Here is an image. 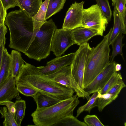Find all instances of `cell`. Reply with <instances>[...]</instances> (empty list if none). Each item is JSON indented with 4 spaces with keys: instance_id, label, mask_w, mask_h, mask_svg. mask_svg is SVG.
Wrapping results in <instances>:
<instances>
[{
    "instance_id": "cell-36",
    "label": "cell",
    "mask_w": 126,
    "mask_h": 126,
    "mask_svg": "<svg viewBox=\"0 0 126 126\" xmlns=\"http://www.w3.org/2000/svg\"><path fill=\"white\" fill-rule=\"evenodd\" d=\"M0 105H5L10 111L14 115L15 111V102L11 101H6L0 103Z\"/></svg>"
},
{
    "instance_id": "cell-21",
    "label": "cell",
    "mask_w": 126,
    "mask_h": 126,
    "mask_svg": "<svg viewBox=\"0 0 126 126\" xmlns=\"http://www.w3.org/2000/svg\"><path fill=\"white\" fill-rule=\"evenodd\" d=\"M112 5L117 10L123 28L126 30V0H111Z\"/></svg>"
},
{
    "instance_id": "cell-15",
    "label": "cell",
    "mask_w": 126,
    "mask_h": 126,
    "mask_svg": "<svg viewBox=\"0 0 126 126\" xmlns=\"http://www.w3.org/2000/svg\"><path fill=\"white\" fill-rule=\"evenodd\" d=\"M71 67L69 65L49 75H43L52 80L71 88Z\"/></svg>"
},
{
    "instance_id": "cell-31",
    "label": "cell",
    "mask_w": 126,
    "mask_h": 126,
    "mask_svg": "<svg viewBox=\"0 0 126 126\" xmlns=\"http://www.w3.org/2000/svg\"><path fill=\"white\" fill-rule=\"evenodd\" d=\"M84 122L87 126H105L95 115H87L84 118Z\"/></svg>"
},
{
    "instance_id": "cell-35",
    "label": "cell",
    "mask_w": 126,
    "mask_h": 126,
    "mask_svg": "<svg viewBox=\"0 0 126 126\" xmlns=\"http://www.w3.org/2000/svg\"><path fill=\"white\" fill-rule=\"evenodd\" d=\"M7 15V10L4 7L1 0H0V26L4 24Z\"/></svg>"
},
{
    "instance_id": "cell-29",
    "label": "cell",
    "mask_w": 126,
    "mask_h": 126,
    "mask_svg": "<svg viewBox=\"0 0 126 126\" xmlns=\"http://www.w3.org/2000/svg\"><path fill=\"white\" fill-rule=\"evenodd\" d=\"M121 79H122V78L120 73L115 71L110 77L103 88L97 92L101 94L107 93L114 85Z\"/></svg>"
},
{
    "instance_id": "cell-12",
    "label": "cell",
    "mask_w": 126,
    "mask_h": 126,
    "mask_svg": "<svg viewBox=\"0 0 126 126\" xmlns=\"http://www.w3.org/2000/svg\"><path fill=\"white\" fill-rule=\"evenodd\" d=\"M16 86L15 78L10 76L0 86V103L16 97L20 98Z\"/></svg>"
},
{
    "instance_id": "cell-27",
    "label": "cell",
    "mask_w": 126,
    "mask_h": 126,
    "mask_svg": "<svg viewBox=\"0 0 126 126\" xmlns=\"http://www.w3.org/2000/svg\"><path fill=\"white\" fill-rule=\"evenodd\" d=\"M93 94L86 104L79 108L77 110L76 117L84 111H87L90 113L91 110L96 106L98 92H95Z\"/></svg>"
},
{
    "instance_id": "cell-9",
    "label": "cell",
    "mask_w": 126,
    "mask_h": 126,
    "mask_svg": "<svg viewBox=\"0 0 126 126\" xmlns=\"http://www.w3.org/2000/svg\"><path fill=\"white\" fill-rule=\"evenodd\" d=\"M84 3L76 1L71 5L66 13L62 28L72 30L81 27Z\"/></svg>"
},
{
    "instance_id": "cell-22",
    "label": "cell",
    "mask_w": 126,
    "mask_h": 126,
    "mask_svg": "<svg viewBox=\"0 0 126 126\" xmlns=\"http://www.w3.org/2000/svg\"><path fill=\"white\" fill-rule=\"evenodd\" d=\"M122 34L121 32L119 33L111 44L112 50L110 62H113L115 57L118 55H120L124 60L122 51V47L124 45L122 43V40L124 36Z\"/></svg>"
},
{
    "instance_id": "cell-26",
    "label": "cell",
    "mask_w": 126,
    "mask_h": 126,
    "mask_svg": "<svg viewBox=\"0 0 126 126\" xmlns=\"http://www.w3.org/2000/svg\"><path fill=\"white\" fill-rule=\"evenodd\" d=\"M87 126L84 122L79 121L73 115L65 117L53 126Z\"/></svg>"
},
{
    "instance_id": "cell-18",
    "label": "cell",
    "mask_w": 126,
    "mask_h": 126,
    "mask_svg": "<svg viewBox=\"0 0 126 126\" xmlns=\"http://www.w3.org/2000/svg\"><path fill=\"white\" fill-rule=\"evenodd\" d=\"M32 97L36 104V109L48 107L61 101L49 95L39 92Z\"/></svg>"
},
{
    "instance_id": "cell-14",
    "label": "cell",
    "mask_w": 126,
    "mask_h": 126,
    "mask_svg": "<svg viewBox=\"0 0 126 126\" xmlns=\"http://www.w3.org/2000/svg\"><path fill=\"white\" fill-rule=\"evenodd\" d=\"M48 2L49 0H45L42 3L37 13L32 16L33 31L32 42L41 26L47 21L46 16Z\"/></svg>"
},
{
    "instance_id": "cell-7",
    "label": "cell",
    "mask_w": 126,
    "mask_h": 126,
    "mask_svg": "<svg viewBox=\"0 0 126 126\" xmlns=\"http://www.w3.org/2000/svg\"><path fill=\"white\" fill-rule=\"evenodd\" d=\"M108 23V19L97 4L84 9L81 27L95 30L97 35L102 36Z\"/></svg>"
},
{
    "instance_id": "cell-32",
    "label": "cell",
    "mask_w": 126,
    "mask_h": 126,
    "mask_svg": "<svg viewBox=\"0 0 126 126\" xmlns=\"http://www.w3.org/2000/svg\"><path fill=\"white\" fill-rule=\"evenodd\" d=\"M16 85L18 92L26 96L32 97L38 92L37 91L28 87L19 84Z\"/></svg>"
},
{
    "instance_id": "cell-40",
    "label": "cell",
    "mask_w": 126,
    "mask_h": 126,
    "mask_svg": "<svg viewBox=\"0 0 126 126\" xmlns=\"http://www.w3.org/2000/svg\"></svg>"
},
{
    "instance_id": "cell-33",
    "label": "cell",
    "mask_w": 126,
    "mask_h": 126,
    "mask_svg": "<svg viewBox=\"0 0 126 126\" xmlns=\"http://www.w3.org/2000/svg\"><path fill=\"white\" fill-rule=\"evenodd\" d=\"M126 86L122 79L120 80L110 90L108 93L113 95H118L122 89Z\"/></svg>"
},
{
    "instance_id": "cell-25",
    "label": "cell",
    "mask_w": 126,
    "mask_h": 126,
    "mask_svg": "<svg viewBox=\"0 0 126 126\" xmlns=\"http://www.w3.org/2000/svg\"><path fill=\"white\" fill-rule=\"evenodd\" d=\"M66 0H49L46 19L60 11L63 8Z\"/></svg>"
},
{
    "instance_id": "cell-38",
    "label": "cell",
    "mask_w": 126,
    "mask_h": 126,
    "mask_svg": "<svg viewBox=\"0 0 126 126\" xmlns=\"http://www.w3.org/2000/svg\"><path fill=\"white\" fill-rule=\"evenodd\" d=\"M5 44L3 43L0 46V68L2 60L3 52L5 47Z\"/></svg>"
},
{
    "instance_id": "cell-30",
    "label": "cell",
    "mask_w": 126,
    "mask_h": 126,
    "mask_svg": "<svg viewBox=\"0 0 126 126\" xmlns=\"http://www.w3.org/2000/svg\"><path fill=\"white\" fill-rule=\"evenodd\" d=\"M102 12L107 18L108 22L111 20L112 11L108 0H95Z\"/></svg>"
},
{
    "instance_id": "cell-34",
    "label": "cell",
    "mask_w": 126,
    "mask_h": 126,
    "mask_svg": "<svg viewBox=\"0 0 126 126\" xmlns=\"http://www.w3.org/2000/svg\"><path fill=\"white\" fill-rule=\"evenodd\" d=\"M7 31V28L4 24L0 26V46L3 43L5 44V36Z\"/></svg>"
},
{
    "instance_id": "cell-28",
    "label": "cell",
    "mask_w": 126,
    "mask_h": 126,
    "mask_svg": "<svg viewBox=\"0 0 126 126\" xmlns=\"http://www.w3.org/2000/svg\"><path fill=\"white\" fill-rule=\"evenodd\" d=\"M0 113L2 117L4 119L2 123L4 126H18L15 121L14 115L6 107L0 108Z\"/></svg>"
},
{
    "instance_id": "cell-13",
    "label": "cell",
    "mask_w": 126,
    "mask_h": 126,
    "mask_svg": "<svg viewBox=\"0 0 126 126\" xmlns=\"http://www.w3.org/2000/svg\"><path fill=\"white\" fill-rule=\"evenodd\" d=\"M72 31L74 41L78 45L87 42L92 37L97 35L96 31L82 27L77 28Z\"/></svg>"
},
{
    "instance_id": "cell-2",
    "label": "cell",
    "mask_w": 126,
    "mask_h": 126,
    "mask_svg": "<svg viewBox=\"0 0 126 126\" xmlns=\"http://www.w3.org/2000/svg\"><path fill=\"white\" fill-rule=\"evenodd\" d=\"M4 24L10 33V48L25 54L32 43L33 28L32 16L21 9L9 12Z\"/></svg>"
},
{
    "instance_id": "cell-6",
    "label": "cell",
    "mask_w": 126,
    "mask_h": 126,
    "mask_svg": "<svg viewBox=\"0 0 126 126\" xmlns=\"http://www.w3.org/2000/svg\"><path fill=\"white\" fill-rule=\"evenodd\" d=\"M92 48L87 42L79 46L75 52L73 61L70 65L71 75L78 85L84 90L83 80L84 70Z\"/></svg>"
},
{
    "instance_id": "cell-16",
    "label": "cell",
    "mask_w": 126,
    "mask_h": 126,
    "mask_svg": "<svg viewBox=\"0 0 126 126\" xmlns=\"http://www.w3.org/2000/svg\"><path fill=\"white\" fill-rule=\"evenodd\" d=\"M10 56V76L15 78L22 69L25 61L23 59L21 53L16 50H12Z\"/></svg>"
},
{
    "instance_id": "cell-3",
    "label": "cell",
    "mask_w": 126,
    "mask_h": 126,
    "mask_svg": "<svg viewBox=\"0 0 126 126\" xmlns=\"http://www.w3.org/2000/svg\"><path fill=\"white\" fill-rule=\"evenodd\" d=\"M78 97L76 94L50 107L36 109L31 115L35 126H53L65 117L73 115L79 103Z\"/></svg>"
},
{
    "instance_id": "cell-5",
    "label": "cell",
    "mask_w": 126,
    "mask_h": 126,
    "mask_svg": "<svg viewBox=\"0 0 126 126\" xmlns=\"http://www.w3.org/2000/svg\"><path fill=\"white\" fill-rule=\"evenodd\" d=\"M57 27L52 19L41 26L25 54L30 58L40 61L50 53L52 37Z\"/></svg>"
},
{
    "instance_id": "cell-10",
    "label": "cell",
    "mask_w": 126,
    "mask_h": 126,
    "mask_svg": "<svg viewBox=\"0 0 126 126\" xmlns=\"http://www.w3.org/2000/svg\"><path fill=\"white\" fill-rule=\"evenodd\" d=\"M115 61L109 63L84 90L90 95L101 90L116 71Z\"/></svg>"
},
{
    "instance_id": "cell-1",
    "label": "cell",
    "mask_w": 126,
    "mask_h": 126,
    "mask_svg": "<svg viewBox=\"0 0 126 126\" xmlns=\"http://www.w3.org/2000/svg\"><path fill=\"white\" fill-rule=\"evenodd\" d=\"M15 79L16 85L30 87L61 101L72 97L74 92L72 89L47 78L37 67L25 62Z\"/></svg>"
},
{
    "instance_id": "cell-4",
    "label": "cell",
    "mask_w": 126,
    "mask_h": 126,
    "mask_svg": "<svg viewBox=\"0 0 126 126\" xmlns=\"http://www.w3.org/2000/svg\"><path fill=\"white\" fill-rule=\"evenodd\" d=\"M111 28L102 40L92 51L88 58L84 70L83 80L84 89L91 83L110 63L109 40Z\"/></svg>"
},
{
    "instance_id": "cell-20",
    "label": "cell",
    "mask_w": 126,
    "mask_h": 126,
    "mask_svg": "<svg viewBox=\"0 0 126 126\" xmlns=\"http://www.w3.org/2000/svg\"><path fill=\"white\" fill-rule=\"evenodd\" d=\"M114 24L111 33L109 40L110 45L116 37L120 32L122 34L126 33V30L123 27L120 22L118 12L116 9L114 8L113 13Z\"/></svg>"
},
{
    "instance_id": "cell-37",
    "label": "cell",
    "mask_w": 126,
    "mask_h": 126,
    "mask_svg": "<svg viewBox=\"0 0 126 126\" xmlns=\"http://www.w3.org/2000/svg\"><path fill=\"white\" fill-rule=\"evenodd\" d=\"M4 7L7 10L11 8L17 6L15 0H1Z\"/></svg>"
},
{
    "instance_id": "cell-23",
    "label": "cell",
    "mask_w": 126,
    "mask_h": 126,
    "mask_svg": "<svg viewBox=\"0 0 126 126\" xmlns=\"http://www.w3.org/2000/svg\"><path fill=\"white\" fill-rule=\"evenodd\" d=\"M98 92L96 106L98 110L101 112L107 105L111 103L118 96V95H113L107 93L101 94Z\"/></svg>"
},
{
    "instance_id": "cell-39",
    "label": "cell",
    "mask_w": 126,
    "mask_h": 126,
    "mask_svg": "<svg viewBox=\"0 0 126 126\" xmlns=\"http://www.w3.org/2000/svg\"><path fill=\"white\" fill-rule=\"evenodd\" d=\"M122 66L121 64L116 63L115 66V69L116 71L118 72L120 70Z\"/></svg>"
},
{
    "instance_id": "cell-19",
    "label": "cell",
    "mask_w": 126,
    "mask_h": 126,
    "mask_svg": "<svg viewBox=\"0 0 126 126\" xmlns=\"http://www.w3.org/2000/svg\"><path fill=\"white\" fill-rule=\"evenodd\" d=\"M10 54L5 48L3 52L0 68V86L10 76Z\"/></svg>"
},
{
    "instance_id": "cell-8",
    "label": "cell",
    "mask_w": 126,
    "mask_h": 126,
    "mask_svg": "<svg viewBox=\"0 0 126 126\" xmlns=\"http://www.w3.org/2000/svg\"><path fill=\"white\" fill-rule=\"evenodd\" d=\"M75 44L72 30L57 29L52 37L51 50L56 57L60 56L68 48Z\"/></svg>"
},
{
    "instance_id": "cell-17",
    "label": "cell",
    "mask_w": 126,
    "mask_h": 126,
    "mask_svg": "<svg viewBox=\"0 0 126 126\" xmlns=\"http://www.w3.org/2000/svg\"><path fill=\"white\" fill-rule=\"evenodd\" d=\"M20 9L32 16L38 11L42 3L41 0H15Z\"/></svg>"
},
{
    "instance_id": "cell-11",
    "label": "cell",
    "mask_w": 126,
    "mask_h": 126,
    "mask_svg": "<svg viewBox=\"0 0 126 126\" xmlns=\"http://www.w3.org/2000/svg\"><path fill=\"white\" fill-rule=\"evenodd\" d=\"M75 53L58 57L48 62L45 66L37 67L38 70L42 74L48 75L65 67L70 65L74 59Z\"/></svg>"
},
{
    "instance_id": "cell-24",
    "label": "cell",
    "mask_w": 126,
    "mask_h": 126,
    "mask_svg": "<svg viewBox=\"0 0 126 126\" xmlns=\"http://www.w3.org/2000/svg\"><path fill=\"white\" fill-rule=\"evenodd\" d=\"M15 111L14 114L15 121L18 126H20L22 121L25 115L26 108V101L18 99L15 102Z\"/></svg>"
}]
</instances>
